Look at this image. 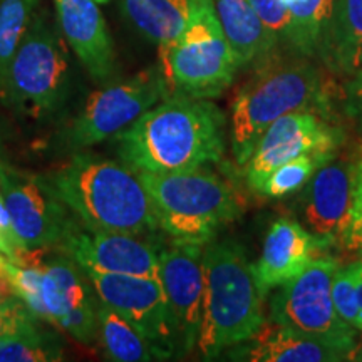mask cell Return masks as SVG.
<instances>
[{
  "mask_svg": "<svg viewBox=\"0 0 362 362\" xmlns=\"http://www.w3.org/2000/svg\"><path fill=\"white\" fill-rule=\"evenodd\" d=\"M112 141L119 160L134 171L202 168L225 155V116L208 99L170 94Z\"/></svg>",
  "mask_w": 362,
  "mask_h": 362,
  "instance_id": "cell-1",
  "label": "cell"
},
{
  "mask_svg": "<svg viewBox=\"0 0 362 362\" xmlns=\"http://www.w3.org/2000/svg\"><path fill=\"white\" fill-rule=\"evenodd\" d=\"M42 178L79 223L90 230L133 235L161 230L148 189L123 161L78 151Z\"/></svg>",
  "mask_w": 362,
  "mask_h": 362,
  "instance_id": "cell-2",
  "label": "cell"
},
{
  "mask_svg": "<svg viewBox=\"0 0 362 362\" xmlns=\"http://www.w3.org/2000/svg\"><path fill=\"white\" fill-rule=\"evenodd\" d=\"M205 292L197 347L203 359L218 357L253 336L264 324V296L253 264L233 240L208 242L203 250Z\"/></svg>",
  "mask_w": 362,
  "mask_h": 362,
  "instance_id": "cell-3",
  "label": "cell"
},
{
  "mask_svg": "<svg viewBox=\"0 0 362 362\" xmlns=\"http://www.w3.org/2000/svg\"><path fill=\"white\" fill-rule=\"evenodd\" d=\"M327 83L309 59L262 64L232 103V153L242 168L253 155L262 136L280 117L296 111H325Z\"/></svg>",
  "mask_w": 362,
  "mask_h": 362,
  "instance_id": "cell-4",
  "label": "cell"
},
{
  "mask_svg": "<svg viewBox=\"0 0 362 362\" xmlns=\"http://www.w3.org/2000/svg\"><path fill=\"white\" fill-rule=\"evenodd\" d=\"M136 173L156 208L161 232L173 242L206 245L242 214L235 189L206 166L170 173Z\"/></svg>",
  "mask_w": 362,
  "mask_h": 362,
  "instance_id": "cell-5",
  "label": "cell"
},
{
  "mask_svg": "<svg viewBox=\"0 0 362 362\" xmlns=\"http://www.w3.org/2000/svg\"><path fill=\"white\" fill-rule=\"evenodd\" d=\"M71 81L61 29L37 11L13 54L0 101L29 119H51L66 106Z\"/></svg>",
  "mask_w": 362,
  "mask_h": 362,
  "instance_id": "cell-6",
  "label": "cell"
},
{
  "mask_svg": "<svg viewBox=\"0 0 362 362\" xmlns=\"http://www.w3.org/2000/svg\"><path fill=\"white\" fill-rule=\"evenodd\" d=\"M170 94L214 99L233 83L240 62L221 30L214 0H189L187 29L158 49Z\"/></svg>",
  "mask_w": 362,
  "mask_h": 362,
  "instance_id": "cell-7",
  "label": "cell"
},
{
  "mask_svg": "<svg viewBox=\"0 0 362 362\" xmlns=\"http://www.w3.org/2000/svg\"><path fill=\"white\" fill-rule=\"evenodd\" d=\"M166 96L170 90L160 69L110 81L89 94L78 115L61 129L57 143L72 153L96 146L128 129Z\"/></svg>",
  "mask_w": 362,
  "mask_h": 362,
  "instance_id": "cell-8",
  "label": "cell"
},
{
  "mask_svg": "<svg viewBox=\"0 0 362 362\" xmlns=\"http://www.w3.org/2000/svg\"><path fill=\"white\" fill-rule=\"evenodd\" d=\"M337 269L336 257L317 255L300 275L280 285L270 300L269 319L292 332L349 354L356 346V329L339 319L330 296Z\"/></svg>",
  "mask_w": 362,
  "mask_h": 362,
  "instance_id": "cell-9",
  "label": "cell"
},
{
  "mask_svg": "<svg viewBox=\"0 0 362 362\" xmlns=\"http://www.w3.org/2000/svg\"><path fill=\"white\" fill-rule=\"evenodd\" d=\"M342 139V131L330 124L322 111L304 110L280 117L265 131L253 155L242 166L247 187L260 194L272 171L302 155L330 161Z\"/></svg>",
  "mask_w": 362,
  "mask_h": 362,
  "instance_id": "cell-10",
  "label": "cell"
},
{
  "mask_svg": "<svg viewBox=\"0 0 362 362\" xmlns=\"http://www.w3.org/2000/svg\"><path fill=\"white\" fill-rule=\"evenodd\" d=\"M0 193L13 230L27 252L59 248L76 216L47 187L42 175L7 168L0 173Z\"/></svg>",
  "mask_w": 362,
  "mask_h": 362,
  "instance_id": "cell-11",
  "label": "cell"
},
{
  "mask_svg": "<svg viewBox=\"0 0 362 362\" xmlns=\"http://www.w3.org/2000/svg\"><path fill=\"white\" fill-rule=\"evenodd\" d=\"M40 292L35 315L83 346L98 342L99 298L88 274L66 253L39 264Z\"/></svg>",
  "mask_w": 362,
  "mask_h": 362,
  "instance_id": "cell-12",
  "label": "cell"
},
{
  "mask_svg": "<svg viewBox=\"0 0 362 362\" xmlns=\"http://www.w3.org/2000/svg\"><path fill=\"white\" fill-rule=\"evenodd\" d=\"M88 277L104 305L123 315L144 337L173 356L178 339L160 279L94 272H89Z\"/></svg>",
  "mask_w": 362,
  "mask_h": 362,
  "instance_id": "cell-13",
  "label": "cell"
},
{
  "mask_svg": "<svg viewBox=\"0 0 362 362\" xmlns=\"http://www.w3.org/2000/svg\"><path fill=\"white\" fill-rule=\"evenodd\" d=\"M84 272L160 279V252L144 235L90 230L76 218L57 248Z\"/></svg>",
  "mask_w": 362,
  "mask_h": 362,
  "instance_id": "cell-14",
  "label": "cell"
},
{
  "mask_svg": "<svg viewBox=\"0 0 362 362\" xmlns=\"http://www.w3.org/2000/svg\"><path fill=\"white\" fill-rule=\"evenodd\" d=\"M205 245L173 242L160 252V280L173 319L178 347L192 352L197 347L205 292Z\"/></svg>",
  "mask_w": 362,
  "mask_h": 362,
  "instance_id": "cell-15",
  "label": "cell"
},
{
  "mask_svg": "<svg viewBox=\"0 0 362 362\" xmlns=\"http://www.w3.org/2000/svg\"><path fill=\"white\" fill-rule=\"evenodd\" d=\"M57 25L62 37L99 84L112 81L116 74L115 42L94 0H54Z\"/></svg>",
  "mask_w": 362,
  "mask_h": 362,
  "instance_id": "cell-16",
  "label": "cell"
},
{
  "mask_svg": "<svg viewBox=\"0 0 362 362\" xmlns=\"http://www.w3.org/2000/svg\"><path fill=\"white\" fill-rule=\"evenodd\" d=\"M356 163L346 160L325 163L310 178L305 192V221L310 232L329 247L337 245L351 218Z\"/></svg>",
  "mask_w": 362,
  "mask_h": 362,
  "instance_id": "cell-17",
  "label": "cell"
},
{
  "mask_svg": "<svg viewBox=\"0 0 362 362\" xmlns=\"http://www.w3.org/2000/svg\"><path fill=\"white\" fill-rule=\"evenodd\" d=\"M329 245L291 218L275 220L265 235L262 253L253 264L257 285L264 297L300 275Z\"/></svg>",
  "mask_w": 362,
  "mask_h": 362,
  "instance_id": "cell-18",
  "label": "cell"
},
{
  "mask_svg": "<svg viewBox=\"0 0 362 362\" xmlns=\"http://www.w3.org/2000/svg\"><path fill=\"white\" fill-rule=\"evenodd\" d=\"M230 357L252 362H339L347 361V352L292 332L269 319L250 339L235 346Z\"/></svg>",
  "mask_w": 362,
  "mask_h": 362,
  "instance_id": "cell-19",
  "label": "cell"
},
{
  "mask_svg": "<svg viewBox=\"0 0 362 362\" xmlns=\"http://www.w3.org/2000/svg\"><path fill=\"white\" fill-rule=\"evenodd\" d=\"M334 74L354 76L362 67V0H336L319 49Z\"/></svg>",
  "mask_w": 362,
  "mask_h": 362,
  "instance_id": "cell-20",
  "label": "cell"
},
{
  "mask_svg": "<svg viewBox=\"0 0 362 362\" xmlns=\"http://www.w3.org/2000/svg\"><path fill=\"white\" fill-rule=\"evenodd\" d=\"M226 40L232 45L240 67L265 61L277 45L262 24L250 0H214Z\"/></svg>",
  "mask_w": 362,
  "mask_h": 362,
  "instance_id": "cell-21",
  "label": "cell"
},
{
  "mask_svg": "<svg viewBox=\"0 0 362 362\" xmlns=\"http://www.w3.org/2000/svg\"><path fill=\"white\" fill-rule=\"evenodd\" d=\"M98 342L106 359L115 362H148L171 357L170 352L155 346L123 315L101 300L98 307Z\"/></svg>",
  "mask_w": 362,
  "mask_h": 362,
  "instance_id": "cell-22",
  "label": "cell"
},
{
  "mask_svg": "<svg viewBox=\"0 0 362 362\" xmlns=\"http://www.w3.org/2000/svg\"><path fill=\"white\" fill-rule=\"evenodd\" d=\"M123 11L131 24L161 49L187 29L189 0H124Z\"/></svg>",
  "mask_w": 362,
  "mask_h": 362,
  "instance_id": "cell-23",
  "label": "cell"
},
{
  "mask_svg": "<svg viewBox=\"0 0 362 362\" xmlns=\"http://www.w3.org/2000/svg\"><path fill=\"white\" fill-rule=\"evenodd\" d=\"M291 12L288 45L298 56L319 54L336 0H282Z\"/></svg>",
  "mask_w": 362,
  "mask_h": 362,
  "instance_id": "cell-24",
  "label": "cell"
},
{
  "mask_svg": "<svg viewBox=\"0 0 362 362\" xmlns=\"http://www.w3.org/2000/svg\"><path fill=\"white\" fill-rule=\"evenodd\" d=\"M39 4L40 0H0V94L13 54L39 11Z\"/></svg>",
  "mask_w": 362,
  "mask_h": 362,
  "instance_id": "cell-25",
  "label": "cell"
},
{
  "mask_svg": "<svg viewBox=\"0 0 362 362\" xmlns=\"http://www.w3.org/2000/svg\"><path fill=\"white\" fill-rule=\"evenodd\" d=\"M64 349L57 337L34 327L0 339V362H57Z\"/></svg>",
  "mask_w": 362,
  "mask_h": 362,
  "instance_id": "cell-26",
  "label": "cell"
},
{
  "mask_svg": "<svg viewBox=\"0 0 362 362\" xmlns=\"http://www.w3.org/2000/svg\"><path fill=\"white\" fill-rule=\"evenodd\" d=\"M327 160L314 155H302L275 168L265 180L260 194L265 198H284L297 193L309 183L312 176Z\"/></svg>",
  "mask_w": 362,
  "mask_h": 362,
  "instance_id": "cell-27",
  "label": "cell"
},
{
  "mask_svg": "<svg viewBox=\"0 0 362 362\" xmlns=\"http://www.w3.org/2000/svg\"><path fill=\"white\" fill-rule=\"evenodd\" d=\"M357 262L349 265L339 267L334 272L332 285H330V296L339 319L344 324L351 325L357 330V317H359V305H357Z\"/></svg>",
  "mask_w": 362,
  "mask_h": 362,
  "instance_id": "cell-28",
  "label": "cell"
},
{
  "mask_svg": "<svg viewBox=\"0 0 362 362\" xmlns=\"http://www.w3.org/2000/svg\"><path fill=\"white\" fill-rule=\"evenodd\" d=\"M262 24L269 30L275 42H287L291 35V12L282 0H250Z\"/></svg>",
  "mask_w": 362,
  "mask_h": 362,
  "instance_id": "cell-29",
  "label": "cell"
},
{
  "mask_svg": "<svg viewBox=\"0 0 362 362\" xmlns=\"http://www.w3.org/2000/svg\"><path fill=\"white\" fill-rule=\"evenodd\" d=\"M39 320L19 297L12 296L0 300V339L39 327Z\"/></svg>",
  "mask_w": 362,
  "mask_h": 362,
  "instance_id": "cell-30",
  "label": "cell"
},
{
  "mask_svg": "<svg viewBox=\"0 0 362 362\" xmlns=\"http://www.w3.org/2000/svg\"><path fill=\"white\" fill-rule=\"evenodd\" d=\"M0 253L11 260L12 264L27 265L30 262V252H27L24 245L13 230L11 214H8L6 203H4L2 193H0Z\"/></svg>",
  "mask_w": 362,
  "mask_h": 362,
  "instance_id": "cell-31",
  "label": "cell"
},
{
  "mask_svg": "<svg viewBox=\"0 0 362 362\" xmlns=\"http://www.w3.org/2000/svg\"><path fill=\"white\" fill-rule=\"evenodd\" d=\"M337 245L342 250L356 253V255H359V259H362V210H354L352 208L351 218L347 221Z\"/></svg>",
  "mask_w": 362,
  "mask_h": 362,
  "instance_id": "cell-32",
  "label": "cell"
},
{
  "mask_svg": "<svg viewBox=\"0 0 362 362\" xmlns=\"http://www.w3.org/2000/svg\"><path fill=\"white\" fill-rule=\"evenodd\" d=\"M347 93H349V99L352 106L357 111H362V67L352 76V81L347 86Z\"/></svg>",
  "mask_w": 362,
  "mask_h": 362,
  "instance_id": "cell-33",
  "label": "cell"
},
{
  "mask_svg": "<svg viewBox=\"0 0 362 362\" xmlns=\"http://www.w3.org/2000/svg\"><path fill=\"white\" fill-rule=\"evenodd\" d=\"M354 210H362V160L356 163V185H354Z\"/></svg>",
  "mask_w": 362,
  "mask_h": 362,
  "instance_id": "cell-34",
  "label": "cell"
},
{
  "mask_svg": "<svg viewBox=\"0 0 362 362\" xmlns=\"http://www.w3.org/2000/svg\"><path fill=\"white\" fill-rule=\"evenodd\" d=\"M357 305H359V317H357V330L362 332V259L357 260Z\"/></svg>",
  "mask_w": 362,
  "mask_h": 362,
  "instance_id": "cell-35",
  "label": "cell"
},
{
  "mask_svg": "<svg viewBox=\"0 0 362 362\" xmlns=\"http://www.w3.org/2000/svg\"><path fill=\"white\" fill-rule=\"evenodd\" d=\"M12 296H16V293H13L11 284L7 282L6 275L0 274V300H6V298L12 297Z\"/></svg>",
  "mask_w": 362,
  "mask_h": 362,
  "instance_id": "cell-36",
  "label": "cell"
},
{
  "mask_svg": "<svg viewBox=\"0 0 362 362\" xmlns=\"http://www.w3.org/2000/svg\"><path fill=\"white\" fill-rule=\"evenodd\" d=\"M347 361H359L362 362V342L359 344V346L352 347V349L349 351V354H347Z\"/></svg>",
  "mask_w": 362,
  "mask_h": 362,
  "instance_id": "cell-37",
  "label": "cell"
},
{
  "mask_svg": "<svg viewBox=\"0 0 362 362\" xmlns=\"http://www.w3.org/2000/svg\"><path fill=\"white\" fill-rule=\"evenodd\" d=\"M6 168H7V165H6V148H4V141H2V138H0V173H2V171Z\"/></svg>",
  "mask_w": 362,
  "mask_h": 362,
  "instance_id": "cell-38",
  "label": "cell"
},
{
  "mask_svg": "<svg viewBox=\"0 0 362 362\" xmlns=\"http://www.w3.org/2000/svg\"><path fill=\"white\" fill-rule=\"evenodd\" d=\"M6 257H4L2 255V253H0V274H4V272H2V269H4V264H6Z\"/></svg>",
  "mask_w": 362,
  "mask_h": 362,
  "instance_id": "cell-39",
  "label": "cell"
},
{
  "mask_svg": "<svg viewBox=\"0 0 362 362\" xmlns=\"http://www.w3.org/2000/svg\"><path fill=\"white\" fill-rule=\"evenodd\" d=\"M94 2H98V4H106V2H110V0H94Z\"/></svg>",
  "mask_w": 362,
  "mask_h": 362,
  "instance_id": "cell-40",
  "label": "cell"
}]
</instances>
